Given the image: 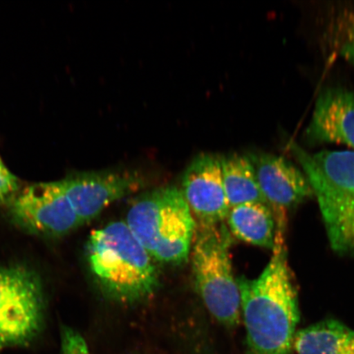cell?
I'll use <instances>...</instances> for the list:
<instances>
[{
    "label": "cell",
    "mask_w": 354,
    "mask_h": 354,
    "mask_svg": "<svg viewBox=\"0 0 354 354\" xmlns=\"http://www.w3.org/2000/svg\"><path fill=\"white\" fill-rule=\"evenodd\" d=\"M285 238L286 232H276L272 258L258 278H237L248 354H291L294 349L300 313Z\"/></svg>",
    "instance_id": "1"
},
{
    "label": "cell",
    "mask_w": 354,
    "mask_h": 354,
    "mask_svg": "<svg viewBox=\"0 0 354 354\" xmlns=\"http://www.w3.org/2000/svg\"><path fill=\"white\" fill-rule=\"evenodd\" d=\"M86 257L102 289L119 303L141 302L158 289V273L153 259L126 221H113L93 232Z\"/></svg>",
    "instance_id": "2"
},
{
    "label": "cell",
    "mask_w": 354,
    "mask_h": 354,
    "mask_svg": "<svg viewBox=\"0 0 354 354\" xmlns=\"http://www.w3.org/2000/svg\"><path fill=\"white\" fill-rule=\"evenodd\" d=\"M126 223L153 260L180 263L188 259L196 223L178 187L167 185L137 198Z\"/></svg>",
    "instance_id": "3"
},
{
    "label": "cell",
    "mask_w": 354,
    "mask_h": 354,
    "mask_svg": "<svg viewBox=\"0 0 354 354\" xmlns=\"http://www.w3.org/2000/svg\"><path fill=\"white\" fill-rule=\"evenodd\" d=\"M231 245V234L224 223H196L190 253L197 290L211 315L227 327L237 326L241 315Z\"/></svg>",
    "instance_id": "4"
},
{
    "label": "cell",
    "mask_w": 354,
    "mask_h": 354,
    "mask_svg": "<svg viewBox=\"0 0 354 354\" xmlns=\"http://www.w3.org/2000/svg\"><path fill=\"white\" fill-rule=\"evenodd\" d=\"M44 316L37 274L22 266L0 267V348L32 342L42 328Z\"/></svg>",
    "instance_id": "5"
},
{
    "label": "cell",
    "mask_w": 354,
    "mask_h": 354,
    "mask_svg": "<svg viewBox=\"0 0 354 354\" xmlns=\"http://www.w3.org/2000/svg\"><path fill=\"white\" fill-rule=\"evenodd\" d=\"M8 207L19 227L41 236H64L82 225L60 180L21 188Z\"/></svg>",
    "instance_id": "6"
},
{
    "label": "cell",
    "mask_w": 354,
    "mask_h": 354,
    "mask_svg": "<svg viewBox=\"0 0 354 354\" xmlns=\"http://www.w3.org/2000/svg\"><path fill=\"white\" fill-rule=\"evenodd\" d=\"M289 147L302 166L320 209L354 206V150L310 153L295 142Z\"/></svg>",
    "instance_id": "7"
},
{
    "label": "cell",
    "mask_w": 354,
    "mask_h": 354,
    "mask_svg": "<svg viewBox=\"0 0 354 354\" xmlns=\"http://www.w3.org/2000/svg\"><path fill=\"white\" fill-rule=\"evenodd\" d=\"M60 181L82 224L94 219L106 207L134 194L145 185L144 177L131 171L83 172Z\"/></svg>",
    "instance_id": "8"
},
{
    "label": "cell",
    "mask_w": 354,
    "mask_h": 354,
    "mask_svg": "<svg viewBox=\"0 0 354 354\" xmlns=\"http://www.w3.org/2000/svg\"><path fill=\"white\" fill-rule=\"evenodd\" d=\"M247 157L276 221H287V209L314 196L304 171L285 157L263 152L250 153Z\"/></svg>",
    "instance_id": "9"
},
{
    "label": "cell",
    "mask_w": 354,
    "mask_h": 354,
    "mask_svg": "<svg viewBox=\"0 0 354 354\" xmlns=\"http://www.w3.org/2000/svg\"><path fill=\"white\" fill-rule=\"evenodd\" d=\"M180 190L196 223L216 224L227 220L231 207L218 155L202 153L194 158L184 172Z\"/></svg>",
    "instance_id": "10"
},
{
    "label": "cell",
    "mask_w": 354,
    "mask_h": 354,
    "mask_svg": "<svg viewBox=\"0 0 354 354\" xmlns=\"http://www.w3.org/2000/svg\"><path fill=\"white\" fill-rule=\"evenodd\" d=\"M304 134L310 144H342L354 149L353 93L342 88L322 91Z\"/></svg>",
    "instance_id": "11"
},
{
    "label": "cell",
    "mask_w": 354,
    "mask_h": 354,
    "mask_svg": "<svg viewBox=\"0 0 354 354\" xmlns=\"http://www.w3.org/2000/svg\"><path fill=\"white\" fill-rule=\"evenodd\" d=\"M229 231L243 242L273 250L276 221L269 205L248 203L231 207L227 220Z\"/></svg>",
    "instance_id": "12"
},
{
    "label": "cell",
    "mask_w": 354,
    "mask_h": 354,
    "mask_svg": "<svg viewBox=\"0 0 354 354\" xmlns=\"http://www.w3.org/2000/svg\"><path fill=\"white\" fill-rule=\"evenodd\" d=\"M298 354H354V330L337 320L327 319L296 332Z\"/></svg>",
    "instance_id": "13"
},
{
    "label": "cell",
    "mask_w": 354,
    "mask_h": 354,
    "mask_svg": "<svg viewBox=\"0 0 354 354\" xmlns=\"http://www.w3.org/2000/svg\"><path fill=\"white\" fill-rule=\"evenodd\" d=\"M221 174L230 207L248 203L268 205L247 155L236 153L221 156Z\"/></svg>",
    "instance_id": "14"
},
{
    "label": "cell",
    "mask_w": 354,
    "mask_h": 354,
    "mask_svg": "<svg viewBox=\"0 0 354 354\" xmlns=\"http://www.w3.org/2000/svg\"><path fill=\"white\" fill-rule=\"evenodd\" d=\"M320 211L332 250L340 255L354 256V206Z\"/></svg>",
    "instance_id": "15"
},
{
    "label": "cell",
    "mask_w": 354,
    "mask_h": 354,
    "mask_svg": "<svg viewBox=\"0 0 354 354\" xmlns=\"http://www.w3.org/2000/svg\"><path fill=\"white\" fill-rule=\"evenodd\" d=\"M21 184L0 158V205H10L21 190Z\"/></svg>",
    "instance_id": "16"
},
{
    "label": "cell",
    "mask_w": 354,
    "mask_h": 354,
    "mask_svg": "<svg viewBox=\"0 0 354 354\" xmlns=\"http://www.w3.org/2000/svg\"><path fill=\"white\" fill-rule=\"evenodd\" d=\"M62 354H90L82 336L65 327L62 331Z\"/></svg>",
    "instance_id": "17"
},
{
    "label": "cell",
    "mask_w": 354,
    "mask_h": 354,
    "mask_svg": "<svg viewBox=\"0 0 354 354\" xmlns=\"http://www.w3.org/2000/svg\"><path fill=\"white\" fill-rule=\"evenodd\" d=\"M342 53L345 59L354 65V28L344 44Z\"/></svg>",
    "instance_id": "18"
},
{
    "label": "cell",
    "mask_w": 354,
    "mask_h": 354,
    "mask_svg": "<svg viewBox=\"0 0 354 354\" xmlns=\"http://www.w3.org/2000/svg\"><path fill=\"white\" fill-rule=\"evenodd\" d=\"M0 349H1V348H0Z\"/></svg>",
    "instance_id": "19"
}]
</instances>
